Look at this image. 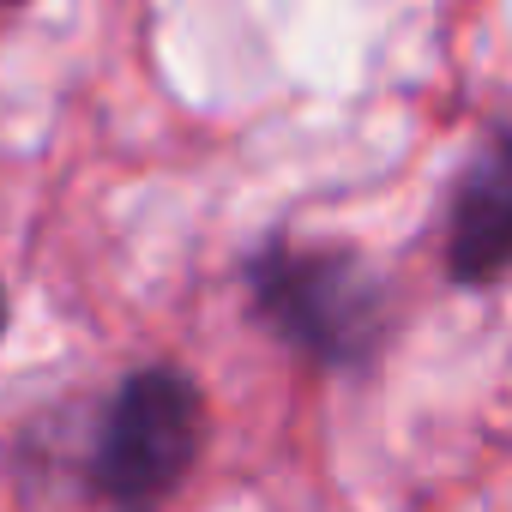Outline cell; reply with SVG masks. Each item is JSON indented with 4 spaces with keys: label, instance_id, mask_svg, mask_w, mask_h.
I'll list each match as a JSON object with an SVG mask.
<instances>
[{
    "label": "cell",
    "instance_id": "3957f363",
    "mask_svg": "<svg viewBox=\"0 0 512 512\" xmlns=\"http://www.w3.org/2000/svg\"><path fill=\"white\" fill-rule=\"evenodd\" d=\"M440 260L458 290H494L512 278V127L470 145L446 187Z\"/></svg>",
    "mask_w": 512,
    "mask_h": 512
},
{
    "label": "cell",
    "instance_id": "7a4b0ae2",
    "mask_svg": "<svg viewBox=\"0 0 512 512\" xmlns=\"http://www.w3.org/2000/svg\"><path fill=\"white\" fill-rule=\"evenodd\" d=\"M205 452V392L181 362H145L97 404L79 494L97 506L145 512L187 488Z\"/></svg>",
    "mask_w": 512,
    "mask_h": 512
},
{
    "label": "cell",
    "instance_id": "6da1fadb",
    "mask_svg": "<svg viewBox=\"0 0 512 512\" xmlns=\"http://www.w3.org/2000/svg\"><path fill=\"white\" fill-rule=\"evenodd\" d=\"M241 296L253 326L320 374L362 380L398 338V290L350 241L266 235L241 260Z\"/></svg>",
    "mask_w": 512,
    "mask_h": 512
},
{
    "label": "cell",
    "instance_id": "277c9868",
    "mask_svg": "<svg viewBox=\"0 0 512 512\" xmlns=\"http://www.w3.org/2000/svg\"><path fill=\"white\" fill-rule=\"evenodd\" d=\"M0 338H7V290H0Z\"/></svg>",
    "mask_w": 512,
    "mask_h": 512
},
{
    "label": "cell",
    "instance_id": "5b68a950",
    "mask_svg": "<svg viewBox=\"0 0 512 512\" xmlns=\"http://www.w3.org/2000/svg\"><path fill=\"white\" fill-rule=\"evenodd\" d=\"M0 7H19V0H0Z\"/></svg>",
    "mask_w": 512,
    "mask_h": 512
}]
</instances>
